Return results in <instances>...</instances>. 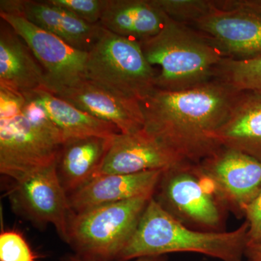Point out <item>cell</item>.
I'll list each match as a JSON object with an SVG mask.
<instances>
[{
    "label": "cell",
    "mask_w": 261,
    "mask_h": 261,
    "mask_svg": "<svg viewBox=\"0 0 261 261\" xmlns=\"http://www.w3.org/2000/svg\"><path fill=\"white\" fill-rule=\"evenodd\" d=\"M168 18L192 27L216 7L211 0H154Z\"/></svg>",
    "instance_id": "obj_22"
},
{
    "label": "cell",
    "mask_w": 261,
    "mask_h": 261,
    "mask_svg": "<svg viewBox=\"0 0 261 261\" xmlns=\"http://www.w3.org/2000/svg\"><path fill=\"white\" fill-rule=\"evenodd\" d=\"M0 17L25 41L42 65L45 74L43 88L51 91L86 80L88 53L72 47L22 15L0 12Z\"/></svg>",
    "instance_id": "obj_10"
},
{
    "label": "cell",
    "mask_w": 261,
    "mask_h": 261,
    "mask_svg": "<svg viewBox=\"0 0 261 261\" xmlns=\"http://www.w3.org/2000/svg\"><path fill=\"white\" fill-rule=\"evenodd\" d=\"M23 94V112L0 120V173L13 181L55 164L64 142L32 92Z\"/></svg>",
    "instance_id": "obj_4"
},
{
    "label": "cell",
    "mask_w": 261,
    "mask_h": 261,
    "mask_svg": "<svg viewBox=\"0 0 261 261\" xmlns=\"http://www.w3.org/2000/svg\"><path fill=\"white\" fill-rule=\"evenodd\" d=\"M183 162L186 161L143 129L136 133H119L111 138L107 154L93 178L164 171Z\"/></svg>",
    "instance_id": "obj_13"
},
{
    "label": "cell",
    "mask_w": 261,
    "mask_h": 261,
    "mask_svg": "<svg viewBox=\"0 0 261 261\" xmlns=\"http://www.w3.org/2000/svg\"><path fill=\"white\" fill-rule=\"evenodd\" d=\"M8 197L17 213L33 224L53 225L66 243L72 211L68 195L58 179L56 163L13 181Z\"/></svg>",
    "instance_id": "obj_8"
},
{
    "label": "cell",
    "mask_w": 261,
    "mask_h": 261,
    "mask_svg": "<svg viewBox=\"0 0 261 261\" xmlns=\"http://www.w3.org/2000/svg\"><path fill=\"white\" fill-rule=\"evenodd\" d=\"M0 261H38L23 235L16 230L0 233Z\"/></svg>",
    "instance_id": "obj_23"
},
{
    "label": "cell",
    "mask_w": 261,
    "mask_h": 261,
    "mask_svg": "<svg viewBox=\"0 0 261 261\" xmlns=\"http://www.w3.org/2000/svg\"><path fill=\"white\" fill-rule=\"evenodd\" d=\"M157 74L144 56L140 42L102 27L88 53L86 80L140 102L155 90Z\"/></svg>",
    "instance_id": "obj_7"
},
{
    "label": "cell",
    "mask_w": 261,
    "mask_h": 261,
    "mask_svg": "<svg viewBox=\"0 0 261 261\" xmlns=\"http://www.w3.org/2000/svg\"><path fill=\"white\" fill-rule=\"evenodd\" d=\"M192 27L219 48L225 58L243 60L261 55V15L254 12L216 5Z\"/></svg>",
    "instance_id": "obj_11"
},
{
    "label": "cell",
    "mask_w": 261,
    "mask_h": 261,
    "mask_svg": "<svg viewBox=\"0 0 261 261\" xmlns=\"http://www.w3.org/2000/svg\"><path fill=\"white\" fill-rule=\"evenodd\" d=\"M152 198L170 216L197 231H226L227 209L198 163L183 162L164 170Z\"/></svg>",
    "instance_id": "obj_6"
},
{
    "label": "cell",
    "mask_w": 261,
    "mask_h": 261,
    "mask_svg": "<svg viewBox=\"0 0 261 261\" xmlns=\"http://www.w3.org/2000/svg\"><path fill=\"white\" fill-rule=\"evenodd\" d=\"M247 261H252V260H247Z\"/></svg>",
    "instance_id": "obj_30"
},
{
    "label": "cell",
    "mask_w": 261,
    "mask_h": 261,
    "mask_svg": "<svg viewBox=\"0 0 261 261\" xmlns=\"http://www.w3.org/2000/svg\"><path fill=\"white\" fill-rule=\"evenodd\" d=\"M245 257L247 260L261 261V243L249 245L245 251Z\"/></svg>",
    "instance_id": "obj_28"
},
{
    "label": "cell",
    "mask_w": 261,
    "mask_h": 261,
    "mask_svg": "<svg viewBox=\"0 0 261 261\" xmlns=\"http://www.w3.org/2000/svg\"><path fill=\"white\" fill-rule=\"evenodd\" d=\"M168 19L154 0H106L99 23L116 35L140 42L159 34Z\"/></svg>",
    "instance_id": "obj_17"
},
{
    "label": "cell",
    "mask_w": 261,
    "mask_h": 261,
    "mask_svg": "<svg viewBox=\"0 0 261 261\" xmlns=\"http://www.w3.org/2000/svg\"><path fill=\"white\" fill-rule=\"evenodd\" d=\"M152 197H141L81 213L72 212L66 243L87 261H117Z\"/></svg>",
    "instance_id": "obj_5"
},
{
    "label": "cell",
    "mask_w": 261,
    "mask_h": 261,
    "mask_svg": "<svg viewBox=\"0 0 261 261\" xmlns=\"http://www.w3.org/2000/svg\"><path fill=\"white\" fill-rule=\"evenodd\" d=\"M32 94L61 132L64 141L86 137L109 138L121 133L113 123L81 111L47 89H36Z\"/></svg>",
    "instance_id": "obj_20"
},
{
    "label": "cell",
    "mask_w": 261,
    "mask_h": 261,
    "mask_svg": "<svg viewBox=\"0 0 261 261\" xmlns=\"http://www.w3.org/2000/svg\"><path fill=\"white\" fill-rule=\"evenodd\" d=\"M67 261H87L82 260L80 257L75 256V255H69L67 257ZM130 261H168L167 255H159V256H149L139 257V258L135 259Z\"/></svg>",
    "instance_id": "obj_29"
},
{
    "label": "cell",
    "mask_w": 261,
    "mask_h": 261,
    "mask_svg": "<svg viewBox=\"0 0 261 261\" xmlns=\"http://www.w3.org/2000/svg\"><path fill=\"white\" fill-rule=\"evenodd\" d=\"M0 87L22 93L45 87V74L32 49L14 29L0 22Z\"/></svg>",
    "instance_id": "obj_16"
},
{
    "label": "cell",
    "mask_w": 261,
    "mask_h": 261,
    "mask_svg": "<svg viewBox=\"0 0 261 261\" xmlns=\"http://www.w3.org/2000/svg\"><path fill=\"white\" fill-rule=\"evenodd\" d=\"M228 212L240 219L261 192V162L236 149L221 147L198 163Z\"/></svg>",
    "instance_id": "obj_9"
},
{
    "label": "cell",
    "mask_w": 261,
    "mask_h": 261,
    "mask_svg": "<svg viewBox=\"0 0 261 261\" xmlns=\"http://www.w3.org/2000/svg\"><path fill=\"white\" fill-rule=\"evenodd\" d=\"M112 137H78L63 142L56 161V171L68 196L94 177L107 154Z\"/></svg>",
    "instance_id": "obj_19"
},
{
    "label": "cell",
    "mask_w": 261,
    "mask_h": 261,
    "mask_svg": "<svg viewBox=\"0 0 261 261\" xmlns=\"http://www.w3.org/2000/svg\"><path fill=\"white\" fill-rule=\"evenodd\" d=\"M245 218L249 224V245L261 243V192L247 206Z\"/></svg>",
    "instance_id": "obj_26"
},
{
    "label": "cell",
    "mask_w": 261,
    "mask_h": 261,
    "mask_svg": "<svg viewBox=\"0 0 261 261\" xmlns=\"http://www.w3.org/2000/svg\"><path fill=\"white\" fill-rule=\"evenodd\" d=\"M214 79L240 92L261 93V55L243 60L224 58L215 69Z\"/></svg>",
    "instance_id": "obj_21"
},
{
    "label": "cell",
    "mask_w": 261,
    "mask_h": 261,
    "mask_svg": "<svg viewBox=\"0 0 261 261\" xmlns=\"http://www.w3.org/2000/svg\"><path fill=\"white\" fill-rule=\"evenodd\" d=\"M246 221L233 231H197L182 224L151 198L137 229L117 261L167 255L202 254L221 261H243L249 245Z\"/></svg>",
    "instance_id": "obj_2"
},
{
    "label": "cell",
    "mask_w": 261,
    "mask_h": 261,
    "mask_svg": "<svg viewBox=\"0 0 261 261\" xmlns=\"http://www.w3.org/2000/svg\"><path fill=\"white\" fill-rule=\"evenodd\" d=\"M211 138L219 147L236 149L261 162L260 92H242Z\"/></svg>",
    "instance_id": "obj_18"
},
{
    "label": "cell",
    "mask_w": 261,
    "mask_h": 261,
    "mask_svg": "<svg viewBox=\"0 0 261 261\" xmlns=\"http://www.w3.org/2000/svg\"><path fill=\"white\" fill-rule=\"evenodd\" d=\"M140 44L149 64L160 68L155 81L160 90H185L207 83L225 58L202 33L169 18L159 34Z\"/></svg>",
    "instance_id": "obj_3"
},
{
    "label": "cell",
    "mask_w": 261,
    "mask_h": 261,
    "mask_svg": "<svg viewBox=\"0 0 261 261\" xmlns=\"http://www.w3.org/2000/svg\"><path fill=\"white\" fill-rule=\"evenodd\" d=\"M49 92L81 111L113 123L121 133H136L143 129L145 119L137 99L112 92L91 81L84 80Z\"/></svg>",
    "instance_id": "obj_12"
},
{
    "label": "cell",
    "mask_w": 261,
    "mask_h": 261,
    "mask_svg": "<svg viewBox=\"0 0 261 261\" xmlns=\"http://www.w3.org/2000/svg\"><path fill=\"white\" fill-rule=\"evenodd\" d=\"M216 3L219 8H242L261 15V0H221Z\"/></svg>",
    "instance_id": "obj_27"
},
{
    "label": "cell",
    "mask_w": 261,
    "mask_h": 261,
    "mask_svg": "<svg viewBox=\"0 0 261 261\" xmlns=\"http://www.w3.org/2000/svg\"><path fill=\"white\" fill-rule=\"evenodd\" d=\"M242 92L216 79L185 90L156 89L140 101L143 130L185 161L200 163L221 148L211 137Z\"/></svg>",
    "instance_id": "obj_1"
},
{
    "label": "cell",
    "mask_w": 261,
    "mask_h": 261,
    "mask_svg": "<svg viewBox=\"0 0 261 261\" xmlns=\"http://www.w3.org/2000/svg\"><path fill=\"white\" fill-rule=\"evenodd\" d=\"M5 8L8 14L22 15L68 45L85 53L92 49L102 32L100 23H87L47 0H8Z\"/></svg>",
    "instance_id": "obj_14"
},
{
    "label": "cell",
    "mask_w": 261,
    "mask_h": 261,
    "mask_svg": "<svg viewBox=\"0 0 261 261\" xmlns=\"http://www.w3.org/2000/svg\"><path fill=\"white\" fill-rule=\"evenodd\" d=\"M90 24L99 23L106 0H47Z\"/></svg>",
    "instance_id": "obj_24"
},
{
    "label": "cell",
    "mask_w": 261,
    "mask_h": 261,
    "mask_svg": "<svg viewBox=\"0 0 261 261\" xmlns=\"http://www.w3.org/2000/svg\"><path fill=\"white\" fill-rule=\"evenodd\" d=\"M163 171L97 176L68 195L70 209L81 213L141 197H152Z\"/></svg>",
    "instance_id": "obj_15"
},
{
    "label": "cell",
    "mask_w": 261,
    "mask_h": 261,
    "mask_svg": "<svg viewBox=\"0 0 261 261\" xmlns=\"http://www.w3.org/2000/svg\"><path fill=\"white\" fill-rule=\"evenodd\" d=\"M25 103L27 97L22 92L0 87V120L9 119L20 114Z\"/></svg>",
    "instance_id": "obj_25"
}]
</instances>
